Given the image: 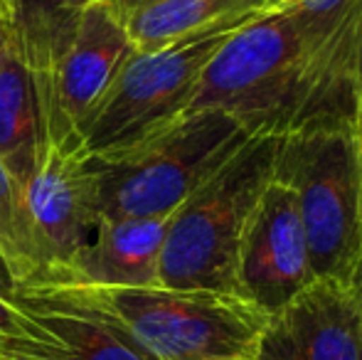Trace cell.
<instances>
[{"label": "cell", "instance_id": "cell-3", "mask_svg": "<svg viewBox=\"0 0 362 360\" xmlns=\"http://www.w3.org/2000/svg\"><path fill=\"white\" fill-rule=\"evenodd\" d=\"M274 180L293 190L315 279L360 286L362 151L355 131L279 141Z\"/></svg>", "mask_w": 362, "mask_h": 360}, {"label": "cell", "instance_id": "cell-19", "mask_svg": "<svg viewBox=\"0 0 362 360\" xmlns=\"http://www.w3.org/2000/svg\"><path fill=\"white\" fill-rule=\"evenodd\" d=\"M10 54H13V42H10V35H8V30H5L3 20H0V67H3V62Z\"/></svg>", "mask_w": 362, "mask_h": 360}, {"label": "cell", "instance_id": "cell-17", "mask_svg": "<svg viewBox=\"0 0 362 360\" xmlns=\"http://www.w3.org/2000/svg\"><path fill=\"white\" fill-rule=\"evenodd\" d=\"M25 326V316L13 301L0 296V341L5 338H13L23 331Z\"/></svg>", "mask_w": 362, "mask_h": 360}, {"label": "cell", "instance_id": "cell-2", "mask_svg": "<svg viewBox=\"0 0 362 360\" xmlns=\"http://www.w3.org/2000/svg\"><path fill=\"white\" fill-rule=\"evenodd\" d=\"M279 139H252L170 215L160 286L237 294L244 230L274 178Z\"/></svg>", "mask_w": 362, "mask_h": 360}, {"label": "cell", "instance_id": "cell-14", "mask_svg": "<svg viewBox=\"0 0 362 360\" xmlns=\"http://www.w3.org/2000/svg\"><path fill=\"white\" fill-rule=\"evenodd\" d=\"M272 0H148L124 15L136 52H153L202 30L267 13Z\"/></svg>", "mask_w": 362, "mask_h": 360}, {"label": "cell", "instance_id": "cell-13", "mask_svg": "<svg viewBox=\"0 0 362 360\" xmlns=\"http://www.w3.org/2000/svg\"><path fill=\"white\" fill-rule=\"evenodd\" d=\"M84 0H0L13 54L33 74L37 101L74 37Z\"/></svg>", "mask_w": 362, "mask_h": 360}, {"label": "cell", "instance_id": "cell-22", "mask_svg": "<svg viewBox=\"0 0 362 360\" xmlns=\"http://www.w3.org/2000/svg\"><path fill=\"white\" fill-rule=\"evenodd\" d=\"M358 139H360V151H362V124H360V129H358Z\"/></svg>", "mask_w": 362, "mask_h": 360}, {"label": "cell", "instance_id": "cell-23", "mask_svg": "<svg viewBox=\"0 0 362 360\" xmlns=\"http://www.w3.org/2000/svg\"><path fill=\"white\" fill-rule=\"evenodd\" d=\"M224 360H252V358H224Z\"/></svg>", "mask_w": 362, "mask_h": 360}, {"label": "cell", "instance_id": "cell-25", "mask_svg": "<svg viewBox=\"0 0 362 360\" xmlns=\"http://www.w3.org/2000/svg\"><path fill=\"white\" fill-rule=\"evenodd\" d=\"M0 360H5V358H3V353H0Z\"/></svg>", "mask_w": 362, "mask_h": 360}, {"label": "cell", "instance_id": "cell-26", "mask_svg": "<svg viewBox=\"0 0 362 360\" xmlns=\"http://www.w3.org/2000/svg\"><path fill=\"white\" fill-rule=\"evenodd\" d=\"M360 296H362V291H360Z\"/></svg>", "mask_w": 362, "mask_h": 360}, {"label": "cell", "instance_id": "cell-11", "mask_svg": "<svg viewBox=\"0 0 362 360\" xmlns=\"http://www.w3.org/2000/svg\"><path fill=\"white\" fill-rule=\"evenodd\" d=\"M252 360H362L360 291L315 279L269 316Z\"/></svg>", "mask_w": 362, "mask_h": 360}, {"label": "cell", "instance_id": "cell-24", "mask_svg": "<svg viewBox=\"0 0 362 360\" xmlns=\"http://www.w3.org/2000/svg\"><path fill=\"white\" fill-rule=\"evenodd\" d=\"M358 291H362V277H360V286H358Z\"/></svg>", "mask_w": 362, "mask_h": 360}, {"label": "cell", "instance_id": "cell-7", "mask_svg": "<svg viewBox=\"0 0 362 360\" xmlns=\"http://www.w3.org/2000/svg\"><path fill=\"white\" fill-rule=\"evenodd\" d=\"M23 202L37 260V277L30 286L54 284L94 240L104 217L89 156L79 146L47 141L23 187Z\"/></svg>", "mask_w": 362, "mask_h": 360}, {"label": "cell", "instance_id": "cell-18", "mask_svg": "<svg viewBox=\"0 0 362 360\" xmlns=\"http://www.w3.org/2000/svg\"><path fill=\"white\" fill-rule=\"evenodd\" d=\"M15 294H18V281H15L13 272H10L8 262H5L3 252H0V296L13 301Z\"/></svg>", "mask_w": 362, "mask_h": 360}, {"label": "cell", "instance_id": "cell-6", "mask_svg": "<svg viewBox=\"0 0 362 360\" xmlns=\"http://www.w3.org/2000/svg\"><path fill=\"white\" fill-rule=\"evenodd\" d=\"M158 360L254 358L269 316L237 294L185 289H86Z\"/></svg>", "mask_w": 362, "mask_h": 360}, {"label": "cell", "instance_id": "cell-9", "mask_svg": "<svg viewBox=\"0 0 362 360\" xmlns=\"http://www.w3.org/2000/svg\"><path fill=\"white\" fill-rule=\"evenodd\" d=\"M134 52L124 18L109 3L84 5L72 42L40 96L45 144L79 146L81 124Z\"/></svg>", "mask_w": 362, "mask_h": 360}, {"label": "cell", "instance_id": "cell-4", "mask_svg": "<svg viewBox=\"0 0 362 360\" xmlns=\"http://www.w3.org/2000/svg\"><path fill=\"white\" fill-rule=\"evenodd\" d=\"M249 136L232 116L190 111L126 153L89 158L104 217H170L242 149Z\"/></svg>", "mask_w": 362, "mask_h": 360}, {"label": "cell", "instance_id": "cell-1", "mask_svg": "<svg viewBox=\"0 0 362 360\" xmlns=\"http://www.w3.org/2000/svg\"><path fill=\"white\" fill-rule=\"evenodd\" d=\"M205 109L232 116L254 139L358 134L362 0H272L205 67L190 111Z\"/></svg>", "mask_w": 362, "mask_h": 360}, {"label": "cell", "instance_id": "cell-16", "mask_svg": "<svg viewBox=\"0 0 362 360\" xmlns=\"http://www.w3.org/2000/svg\"><path fill=\"white\" fill-rule=\"evenodd\" d=\"M0 252L18 281V291L30 286L37 277V260L25 215L23 187L13 180L3 161H0Z\"/></svg>", "mask_w": 362, "mask_h": 360}, {"label": "cell", "instance_id": "cell-15", "mask_svg": "<svg viewBox=\"0 0 362 360\" xmlns=\"http://www.w3.org/2000/svg\"><path fill=\"white\" fill-rule=\"evenodd\" d=\"M45 151L42 116L33 74L15 54L0 67V161L20 187L33 178Z\"/></svg>", "mask_w": 362, "mask_h": 360}, {"label": "cell", "instance_id": "cell-21", "mask_svg": "<svg viewBox=\"0 0 362 360\" xmlns=\"http://www.w3.org/2000/svg\"><path fill=\"white\" fill-rule=\"evenodd\" d=\"M91 3H116V0H84V5H91Z\"/></svg>", "mask_w": 362, "mask_h": 360}, {"label": "cell", "instance_id": "cell-10", "mask_svg": "<svg viewBox=\"0 0 362 360\" xmlns=\"http://www.w3.org/2000/svg\"><path fill=\"white\" fill-rule=\"evenodd\" d=\"M313 281L296 195L288 185L272 178L249 217L239 247V296L272 316Z\"/></svg>", "mask_w": 362, "mask_h": 360}, {"label": "cell", "instance_id": "cell-12", "mask_svg": "<svg viewBox=\"0 0 362 360\" xmlns=\"http://www.w3.org/2000/svg\"><path fill=\"white\" fill-rule=\"evenodd\" d=\"M170 217H101L96 235L67 272L45 286H160V252Z\"/></svg>", "mask_w": 362, "mask_h": 360}, {"label": "cell", "instance_id": "cell-8", "mask_svg": "<svg viewBox=\"0 0 362 360\" xmlns=\"http://www.w3.org/2000/svg\"><path fill=\"white\" fill-rule=\"evenodd\" d=\"M13 303L25 326L0 341L5 360H158L81 286H28Z\"/></svg>", "mask_w": 362, "mask_h": 360}, {"label": "cell", "instance_id": "cell-5", "mask_svg": "<svg viewBox=\"0 0 362 360\" xmlns=\"http://www.w3.org/2000/svg\"><path fill=\"white\" fill-rule=\"evenodd\" d=\"M247 23L252 20L224 23L168 47L131 54L81 124L79 146L84 156L101 161L126 153L182 119L210 59L224 40Z\"/></svg>", "mask_w": 362, "mask_h": 360}, {"label": "cell", "instance_id": "cell-20", "mask_svg": "<svg viewBox=\"0 0 362 360\" xmlns=\"http://www.w3.org/2000/svg\"><path fill=\"white\" fill-rule=\"evenodd\" d=\"M141 3H148V0H116V3H111V8H114L116 13H119L121 18H124V15L129 13V10H134L136 5H141Z\"/></svg>", "mask_w": 362, "mask_h": 360}]
</instances>
